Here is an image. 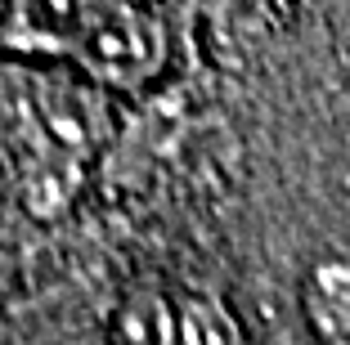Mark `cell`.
<instances>
[{"mask_svg": "<svg viewBox=\"0 0 350 345\" xmlns=\"http://www.w3.org/2000/svg\"><path fill=\"white\" fill-rule=\"evenodd\" d=\"M94 81L85 77H41L27 72L14 99L18 139L27 148V180L45 189L50 206L68 202L85 171V157L99 143V108H94Z\"/></svg>", "mask_w": 350, "mask_h": 345, "instance_id": "2", "label": "cell"}, {"mask_svg": "<svg viewBox=\"0 0 350 345\" xmlns=\"http://www.w3.org/2000/svg\"><path fill=\"white\" fill-rule=\"evenodd\" d=\"M301 309L323 345H350V260L328 256L310 264L301 287Z\"/></svg>", "mask_w": 350, "mask_h": 345, "instance_id": "4", "label": "cell"}, {"mask_svg": "<svg viewBox=\"0 0 350 345\" xmlns=\"http://www.w3.org/2000/svg\"><path fill=\"white\" fill-rule=\"evenodd\" d=\"M0 41L103 90H139L166 68V31L139 0H10Z\"/></svg>", "mask_w": 350, "mask_h": 345, "instance_id": "1", "label": "cell"}, {"mask_svg": "<svg viewBox=\"0 0 350 345\" xmlns=\"http://www.w3.org/2000/svg\"><path fill=\"white\" fill-rule=\"evenodd\" d=\"M113 345H243L234 309L211 292H139L117 314Z\"/></svg>", "mask_w": 350, "mask_h": 345, "instance_id": "3", "label": "cell"}]
</instances>
